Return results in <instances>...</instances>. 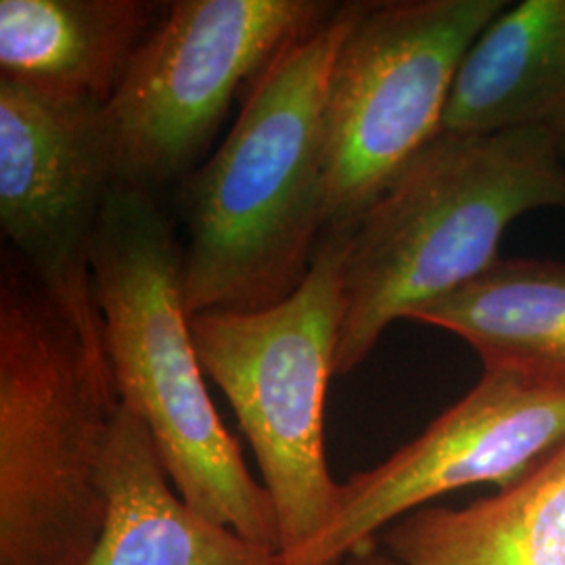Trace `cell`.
<instances>
[{
	"instance_id": "6da1fadb",
	"label": "cell",
	"mask_w": 565,
	"mask_h": 565,
	"mask_svg": "<svg viewBox=\"0 0 565 565\" xmlns=\"http://www.w3.org/2000/svg\"><path fill=\"white\" fill-rule=\"evenodd\" d=\"M366 2H343L247 86L223 145L184 181V308L252 312L289 298L324 235V116Z\"/></svg>"
},
{
	"instance_id": "7a4b0ae2",
	"label": "cell",
	"mask_w": 565,
	"mask_h": 565,
	"mask_svg": "<svg viewBox=\"0 0 565 565\" xmlns=\"http://www.w3.org/2000/svg\"><path fill=\"white\" fill-rule=\"evenodd\" d=\"M564 151L541 130L440 132L340 237L335 375L366 361L385 329L499 260L515 218L565 210Z\"/></svg>"
},
{
	"instance_id": "3957f363",
	"label": "cell",
	"mask_w": 565,
	"mask_h": 565,
	"mask_svg": "<svg viewBox=\"0 0 565 565\" xmlns=\"http://www.w3.org/2000/svg\"><path fill=\"white\" fill-rule=\"evenodd\" d=\"M93 291L120 404L147 427L177 492L281 553L273 501L210 398L184 308L182 245L153 193H111L93 249Z\"/></svg>"
},
{
	"instance_id": "277c9868",
	"label": "cell",
	"mask_w": 565,
	"mask_h": 565,
	"mask_svg": "<svg viewBox=\"0 0 565 565\" xmlns=\"http://www.w3.org/2000/svg\"><path fill=\"white\" fill-rule=\"evenodd\" d=\"M120 411L105 345L36 281L0 294V565H84Z\"/></svg>"
},
{
	"instance_id": "5b68a950",
	"label": "cell",
	"mask_w": 565,
	"mask_h": 565,
	"mask_svg": "<svg viewBox=\"0 0 565 565\" xmlns=\"http://www.w3.org/2000/svg\"><path fill=\"white\" fill-rule=\"evenodd\" d=\"M340 324V237L321 242L308 277L281 302L191 317L205 377L228 398L263 471L282 559L323 534L340 501L342 484L324 455V401Z\"/></svg>"
},
{
	"instance_id": "8992f818",
	"label": "cell",
	"mask_w": 565,
	"mask_h": 565,
	"mask_svg": "<svg viewBox=\"0 0 565 565\" xmlns=\"http://www.w3.org/2000/svg\"><path fill=\"white\" fill-rule=\"evenodd\" d=\"M505 0L366 2L343 41L324 116V235H345L443 132L467 51Z\"/></svg>"
},
{
	"instance_id": "52a82bcc",
	"label": "cell",
	"mask_w": 565,
	"mask_h": 565,
	"mask_svg": "<svg viewBox=\"0 0 565 565\" xmlns=\"http://www.w3.org/2000/svg\"><path fill=\"white\" fill-rule=\"evenodd\" d=\"M338 2L177 0L103 107L120 186L151 193L189 179L243 84Z\"/></svg>"
},
{
	"instance_id": "ba28073f",
	"label": "cell",
	"mask_w": 565,
	"mask_h": 565,
	"mask_svg": "<svg viewBox=\"0 0 565 565\" xmlns=\"http://www.w3.org/2000/svg\"><path fill=\"white\" fill-rule=\"evenodd\" d=\"M120 186L102 105L0 81V224L44 296L103 342L93 249Z\"/></svg>"
},
{
	"instance_id": "9c48e42d",
	"label": "cell",
	"mask_w": 565,
	"mask_h": 565,
	"mask_svg": "<svg viewBox=\"0 0 565 565\" xmlns=\"http://www.w3.org/2000/svg\"><path fill=\"white\" fill-rule=\"evenodd\" d=\"M565 443V390L484 369L480 382L384 463L340 486L323 534L285 565H335L429 501L467 486L518 482Z\"/></svg>"
},
{
	"instance_id": "30bf717a",
	"label": "cell",
	"mask_w": 565,
	"mask_h": 565,
	"mask_svg": "<svg viewBox=\"0 0 565 565\" xmlns=\"http://www.w3.org/2000/svg\"><path fill=\"white\" fill-rule=\"evenodd\" d=\"M170 2L2 0L0 81L105 107Z\"/></svg>"
},
{
	"instance_id": "8fae6325",
	"label": "cell",
	"mask_w": 565,
	"mask_h": 565,
	"mask_svg": "<svg viewBox=\"0 0 565 565\" xmlns=\"http://www.w3.org/2000/svg\"><path fill=\"white\" fill-rule=\"evenodd\" d=\"M107 513L84 565H285L258 545L189 505L147 431L120 404L105 465Z\"/></svg>"
},
{
	"instance_id": "7c38bea8",
	"label": "cell",
	"mask_w": 565,
	"mask_h": 565,
	"mask_svg": "<svg viewBox=\"0 0 565 565\" xmlns=\"http://www.w3.org/2000/svg\"><path fill=\"white\" fill-rule=\"evenodd\" d=\"M541 130L565 156V0L507 4L467 51L446 135Z\"/></svg>"
},
{
	"instance_id": "4fadbf2b",
	"label": "cell",
	"mask_w": 565,
	"mask_h": 565,
	"mask_svg": "<svg viewBox=\"0 0 565 565\" xmlns=\"http://www.w3.org/2000/svg\"><path fill=\"white\" fill-rule=\"evenodd\" d=\"M382 539L403 565H565V443L494 497L417 509Z\"/></svg>"
},
{
	"instance_id": "5bb4252c",
	"label": "cell",
	"mask_w": 565,
	"mask_h": 565,
	"mask_svg": "<svg viewBox=\"0 0 565 565\" xmlns=\"http://www.w3.org/2000/svg\"><path fill=\"white\" fill-rule=\"evenodd\" d=\"M411 321L455 333L484 369L565 390V263L499 258Z\"/></svg>"
},
{
	"instance_id": "9a60e30c",
	"label": "cell",
	"mask_w": 565,
	"mask_h": 565,
	"mask_svg": "<svg viewBox=\"0 0 565 565\" xmlns=\"http://www.w3.org/2000/svg\"><path fill=\"white\" fill-rule=\"evenodd\" d=\"M335 565H403L401 562H396L387 551H377L375 546L373 548H366V551H361V553H356V555H350V557H345L343 562Z\"/></svg>"
}]
</instances>
